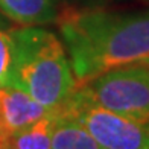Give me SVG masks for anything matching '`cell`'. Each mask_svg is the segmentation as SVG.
<instances>
[{
    "label": "cell",
    "instance_id": "1",
    "mask_svg": "<svg viewBox=\"0 0 149 149\" xmlns=\"http://www.w3.org/2000/svg\"><path fill=\"white\" fill-rule=\"evenodd\" d=\"M58 22L78 85L114 67L149 59V9H64Z\"/></svg>",
    "mask_w": 149,
    "mask_h": 149
},
{
    "label": "cell",
    "instance_id": "2",
    "mask_svg": "<svg viewBox=\"0 0 149 149\" xmlns=\"http://www.w3.org/2000/svg\"><path fill=\"white\" fill-rule=\"evenodd\" d=\"M12 38L9 87L28 93L46 110L58 108L78 87L65 46L55 33L37 26L12 29Z\"/></svg>",
    "mask_w": 149,
    "mask_h": 149
},
{
    "label": "cell",
    "instance_id": "3",
    "mask_svg": "<svg viewBox=\"0 0 149 149\" xmlns=\"http://www.w3.org/2000/svg\"><path fill=\"white\" fill-rule=\"evenodd\" d=\"M76 91L105 110L149 125V59L107 70Z\"/></svg>",
    "mask_w": 149,
    "mask_h": 149
},
{
    "label": "cell",
    "instance_id": "4",
    "mask_svg": "<svg viewBox=\"0 0 149 149\" xmlns=\"http://www.w3.org/2000/svg\"><path fill=\"white\" fill-rule=\"evenodd\" d=\"M55 110L78 120L104 149H149V125L105 110L76 90Z\"/></svg>",
    "mask_w": 149,
    "mask_h": 149
},
{
    "label": "cell",
    "instance_id": "5",
    "mask_svg": "<svg viewBox=\"0 0 149 149\" xmlns=\"http://www.w3.org/2000/svg\"><path fill=\"white\" fill-rule=\"evenodd\" d=\"M49 111L17 87H0V137H11Z\"/></svg>",
    "mask_w": 149,
    "mask_h": 149
},
{
    "label": "cell",
    "instance_id": "6",
    "mask_svg": "<svg viewBox=\"0 0 149 149\" xmlns=\"http://www.w3.org/2000/svg\"><path fill=\"white\" fill-rule=\"evenodd\" d=\"M64 0H0V12L22 26L58 22Z\"/></svg>",
    "mask_w": 149,
    "mask_h": 149
},
{
    "label": "cell",
    "instance_id": "7",
    "mask_svg": "<svg viewBox=\"0 0 149 149\" xmlns=\"http://www.w3.org/2000/svg\"><path fill=\"white\" fill-rule=\"evenodd\" d=\"M56 120V111L49 110L43 117L8 137V149H50Z\"/></svg>",
    "mask_w": 149,
    "mask_h": 149
},
{
    "label": "cell",
    "instance_id": "8",
    "mask_svg": "<svg viewBox=\"0 0 149 149\" xmlns=\"http://www.w3.org/2000/svg\"><path fill=\"white\" fill-rule=\"evenodd\" d=\"M52 135L50 149H104L90 132L73 117L59 113Z\"/></svg>",
    "mask_w": 149,
    "mask_h": 149
},
{
    "label": "cell",
    "instance_id": "9",
    "mask_svg": "<svg viewBox=\"0 0 149 149\" xmlns=\"http://www.w3.org/2000/svg\"><path fill=\"white\" fill-rule=\"evenodd\" d=\"M12 61H14V38L0 18V87L9 85Z\"/></svg>",
    "mask_w": 149,
    "mask_h": 149
},
{
    "label": "cell",
    "instance_id": "10",
    "mask_svg": "<svg viewBox=\"0 0 149 149\" xmlns=\"http://www.w3.org/2000/svg\"><path fill=\"white\" fill-rule=\"evenodd\" d=\"M99 2H111V0H99Z\"/></svg>",
    "mask_w": 149,
    "mask_h": 149
},
{
    "label": "cell",
    "instance_id": "11",
    "mask_svg": "<svg viewBox=\"0 0 149 149\" xmlns=\"http://www.w3.org/2000/svg\"><path fill=\"white\" fill-rule=\"evenodd\" d=\"M148 2H149V0H148Z\"/></svg>",
    "mask_w": 149,
    "mask_h": 149
}]
</instances>
